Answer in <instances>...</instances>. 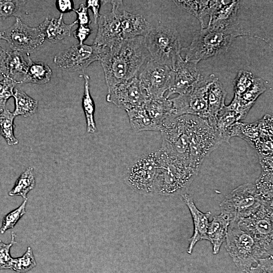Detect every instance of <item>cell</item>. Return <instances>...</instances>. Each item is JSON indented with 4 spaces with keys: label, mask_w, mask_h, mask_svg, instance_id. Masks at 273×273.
<instances>
[{
    "label": "cell",
    "mask_w": 273,
    "mask_h": 273,
    "mask_svg": "<svg viewBox=\"0 0 273 273\" xmlns=\"http://www.w3.org/2000/svg\"><path fill=\"white\" fill-rule=\"evenodd\" d=\"M150 58L146 37L123 39L106 47L100 61L108 89L136 76Z\"/></svg>",
    "instance_id": "6da1fadb"
},
{
    "label": "cell",
    "mask_w": 273,
    "mask_h": 273,
    "mask_svg": "<svg viewBox=\"0 0 273 273\" xmlns=\"http://www.w3.org/2000/svg\"><path fill=\"white\" fill-rule=\"evenodd\" d=\"M154 153L157 164L155 194L169 196L184 192L199 171L161 148Z\"/></svg>",
    "instance_id": "7a4b0ae2"
},
{
    "label": "cell",
    "mask_w": 273,
    "mask_h": 273,
    "mask_svg": "<svg viewBox=\"0 0 273 273\" xmlns=\"http://www.w3.org/2000/svg\"><path fill=\"white\" fill-rule=\"evenodd\" d=\"M188 136L191 165L199 170L205 159L223 142L208 122L198 116H180Z\"/></svg>",
    "instance_id": "3957f363"
},
{
    "label": "cell",
    "mask_w": 273,
    "mask_h": 273,
    "mask_svg": "<svg viewBox=\"0 0 273 273\" xmlns=\"http://www.w3.org/2000/svg\"><path fill=\"white\" fill-rule=\"evenodd\" d=\"M238 221H231L226 236V249L235 264L249 273L261 258L268 257L260 246L247 231L241 228Z\"/></svg>",
    "instance_id": "277c9868"
},
{
    "label": "cell",
    "mask_w": 273,
    "mask_h": 273,
    "mask_svg": "<svg viewBox=\"0 0 273 273\" xmlns=\"http://www.w3.org/2000/svg\"><path fill=\"white\" fill-rule=\"evenodd\" d=\"M237 33L216 30L209 27L201 29L191 44L181 48L185 61L197 65L200 61L227 52L237 37Z\"/></svg>",
    "instance_id": "5b68a950"
},
{
    "label": "cell",
    "mask_w": 273,
    "mask_h": 273,
    "mask_svg": "<svg viewBox=\"0 0 273 273\" xmlns=\"http://www.w3.org/2000/svg\"><path fill=\"white\" fill-rule=\"evenodd\" d=\"M151 59L173 69L183 58L181 44L177 30L167 26L153 28L146 36Z\"/></svg>",
    "instance_id": "8992f818"
},
{
    "label": "cell",
    "mask_w": 273,
    "mask_h": 273,
    "mask_svg": "<svg viewBox=\"0 0 273 273\" xmlns=\"http://www.w3.org/2000/svg\"><path fill=\"white\" fill-rule=\"evenodd\" d=\"M254 184L240 185L228 194L220 204L221 214L231 221H239L255 212L262 204Z\"/></svg>",
    "instance_id": "52a82bcc"
},
{
    "label": "cell",
    "mask_w": 273,
    "mask_h": 273,
    "mask_svg": "<svg viewBox=\"0 0 273 273\" xmlns=\"http://www.w3.org/2000/svg\"><path fill=\"white\" fill-rule=\"evenodd\" d=\"M238 222L256 241L267 256H272L273 202H262L255 212Z\"/></svg>",
    "instance_id": "ba28073f"
},
{
    "label": "cell",
    "mask_w": 273,
    "mask_h": 273,
    "mask_svg": "<svg viewBox=\"0 0 273 273\" xmlns=\"http://www.w3.org/2000/svg\"><path fill=\"white\" fill-rule=\"evenodd\" d=\"M215 75H209L199 80L189 90L170 99L172 103V116L177 117L190 114L207 119L208 116V86Z\"/></svg>",
    "instance_id": "9c48e42d"
},
{
    "label": "cell",
    "mask_w": 273,
    "mask_h": 273,
    "mask_svg": "<svg viewBox=\"0 0 273 273\" xmlns=\"http://www.w3.org/2000/svg\"><path fill=\"white\" fill-rule=\"evenodd\" d=\"M159 131L162 140L161 148L191 165L189 139L181 116L167 117L161 123Z\"/></svg>",
    "instance_id": "30bf717a"
},
{
    "label": "cell",
    "mask_w": 273,
    "mask_h": 273,
    "mask_svg": "<svg viewBox=\"0 0 273 273\" xmlns=\"http://www.w3.org/2000/svg\"><path fill=\"white\" fill-rule=\"evenodd\" d=\"M171 75L172 69L150 58L142 67L136 77L148 100L165 97L170 84Z\"/></svg>",
    "instance_id": "8fae6325"
},
{
    "label": "cell",
    "mask_w": 273,
    "mask_h": 273,
    "mask_svg": "<svg viewBox=\"0 0 273 273\" xmlns=\"http://www.w3.org/2000/svg\"><path fill=\"white\" fill-rule=\"evenodd\" d=\"M0 39L6 40L13 51L29 54L43 44L44 35L39 27H31L16 18L15 23L0 32Z\"/></svg>",
    "instance_id": "7c38bea8"
},
{
    "label": "cell",
    "mask_w": 273,
    "mask_h": 273,
    "mask_svg": "<svg viewBox=\"0 0 273 273\" xmlns=\"http://www.w3.org/2000/svg\"><path fill=\"white\" fill-rule=\"evenodd\" d=\"M157 164L152 152L135 161L128 169L125 181L133 190L144 195L155 194Z\"/></svg>",
    "instance_id": "4fadbf2b"
},
{
    "label": "cell",
    "mask_w": 273,
    "mask_h": 273,
    "mask_svg": "<svg viewBox=\"0 0 273 273\" xmlns=\"http://www.w3.org/2000/svg\"><path fill=\"white\" fill-rule=\"evenodd\" d=\"M106 47L95 44H75L56 55L54 63L59 67L72 71L84 70L91 63L100 61Z\"/></svg>",
    "instance_id": "5bb4252c"
},
{
    "label": "cell",
    "mask_w": 273,
    "mask_h": 273,
    "mask_svg": "<svg viewBox=\"0 0 273 273\" xmlns=\"http://www.w3.org/2000/svg\"><path fill=\"white\" fill-rule=\"evenodd\" d=\"M239 1H210L208 27L213 29L244 35L237 22Z\"/></svg>",
    "instance_id": "9a60e30c"
},
{
    "label": "cell",
    "mask_w": 273,
    "mask_h": 273,
    "mask_svg": "<svg viewBox=\"0 0 273 273\" xmlns=\"http://www.w3.org/2000/svg\"><path fill=\"white\" fill-rule=\"evenodd\" d=\"M101 3L110 4L111 12L100 15L97 23L98 29L93 44L98 46L111 47L123 39L120 20V12L118 8L122 1H102Z\"/></svg>",
    "instance_id": "2e32d148"
},
{
    "label": "cell",
    "mask_w": 273,
    "mask_h": 273,
    "mask_svg": "<svg viewBox=\"0 0 273 273\" xmlns=\"http://www.w3.org/2000/svg\"><path fill=\"white\" fill-rule=\"evenodd\" d=\"M106 100L127 111L144 105L147 98L135 76L108 89Z\"/></svg>",
    "instance_id": "e0dca14e"
},
{
    "label": "cell",
    "mask_w": 273,
    "mask_h": 273,
    "mask_svg": "<svg viewBox=\"0 0 273 273\" xmlns=\"http://www.w3.org/2000/svg\"><path fill=\"white\" fill-rule=\"evenodd\" d=\"M196 64L181 59L172 69L170 84L165 97L175 94L181 95L192 88L201 78Z\"/></svg>",
    "instance_id": "ac0fdd59"
},
{
    "label": "cell",
    "mask_w": 273,
    "mask_h": 273,
    "mask_svg": "<svg viewBox=\"0 0 273 273\" xmlns=\"http://www.w3.org/2000/svg\"><path fill=\"white\" fill-rule=\"evenodd\" d=\"M183 199L188 206L193 218L194 223V233L189 240V245L187 252L191 254L196 244L201 240H207V231L209 224V217L211 212L203 213L196 207L192 197L187 193L182 195Z\"/></svg>",
    "instance_id": "d6986e66"
},
{
    "label": "cell",
    "mask_w": 273,
    "mask_h": 273,
    "mask_svg": "<svg viewBox=\"0 0 273 273\" xmlns=\"http://www.w3.org/2000/svg\"><path fill=\"white\" fill-rule=\"evenodd\" d=\"M266 90L264 81L260 77H254L251 86L243 94L235 96L229 106L245 118L258 97Z\"/></svg>",
    "instance_id": "ffe728a7"
},
{
    "label": "cell",
    "mask_w": 273,
    "mask_h": 273,
    "mask_svg": "<svg viewBox=\"0 0 273 273\" xmlns=\"http://www.w3.org/2000/svg\"><path fill=\"white\" fill-rule=\"evenodd\" d=\"M122 39L138 36L146 37L153 28L146 19L139 14L123 11L120 14Z\"/></svg>",
    "instance_id": "44dd1931"
},
{
    "label": "cell",
    "mask_w": 273,
    "mask_h": 273,
    "mask_svg": "<svg viewBox=\"0 0 273 273\" xmlns=\"http://www.w3.org/2000/svg\"><path fill=\"white\" fill-rule=\"evenodd\" d=\"M76 24L77 20L71 24H66L63 20V14H61L58 18L49 20L47 17L38 27L46 39L52 43H56L69 36L73 27Z\"/></svg>",
    "instance_id": "7402d4cb"
},
{
    "label": "cell",
    "mask_w": 273,
    "mask_h": 273,
    "mask_svg": "<svg viewBox=\"0 0 273 273\" xmlns=\"http://www.w3.org/2000/svg\"><path fill=\"white\" fill-rule=\"evenodd\" d=\"M226 94L222 83L214 76L208 86V116L206 119L213 128L217 113L225 105Z\"/></svg>",
    "instance_id": "603a6c76"
},
{
    "label": "cell",
    "mask_w": 273,
    "mask_h": 273,
    "mask_svg": "<svg viewBox=\"0 0 273 273\" xmlns=\"http://www.w3.org/2000/svg\"><path fill=\"white\" fill-rule=\"evenodd\" d=\"M229 220L220 213L213 216L209 223L207 237L213 246V253L216 254L219 252L221 246L226 238Z\"/></svg>",
    "instance_id": "cb8c5ba5"
},
{
    "label": "cell",
    "mask_w": 273,
    "mask_h": 273,
    "mask_svg": "<svg viewBox=\"0 0 273 273\" xmlns=\"http://www.w3.org/2000/svg\"><path fill=\"white\" fill-rule=\"evenodd\" d=\"M144 107L153 120L159 127L162 121L172 116V103L165 97L149 99L144 104Z\"/></svg>",
    "instance_id": "d4e9b609"
},
{
    "label": "cell",
    "mask_w": 273,
    "mask_h": 273,
    "mask_svg": "<svg viewBox=\"0 0 273 273\" xmlns=\"http://www.w3.org/2000/svg\"><path fill=\"white\" fill-rule=\"evenodd\" d=\"M6 65L8 76L17 83H22L28 68V59L25 60L23 53L7 51Z\"/></svg>",
    "instance_id": "484cf974"
},
{
    "label": "cell",
    "mask_w": 273,
    "mask_h": 273,
    "mask_svg": "<svg viewBox=\"0 0 273 273\" xmlns=\"http://www.w3.org/2000/svg\"><path fill=\"white\" fill-rule=\"evenodd\" d=\"M132 129L135 132L159 131L158 125L149 116L144 105L126 111Z\"/></svg>",
    "instance_id": "4316f807"
},
{
    "label": "cell",
    "mask_w": 273,
    "mask_h": 273,
    "mask_svg": "<svg viewBox=\"0 0 273 273\" xmlns=\"http://www.w3.org/2000/svg\"><path fill=\"white\" fill-rule=\"evenodd\" d=\"M28 68L22 83L44 84L49 82L52 74L51 68L41 62H33L29 57Z\"/></svg>",
    "instance_id": "83f0119b"
},
{
    "label": "cell",
    "mask_w": 273,
    "mask_h": 273,
    "mask_svg": "<svg viewBox=\"0 0 273 273\" xmlns=\"http://www.w3.org/2000/svg\"><path fill=\"white\" fill-rule=\"evenodd\" d=\"M13 97L15 104L13 112L15 116L21 115L26 117L36 112L38 108L37 101L29 97L24 92L14 89Z\"/></svg>",
    "instance_id": "f1b7e54d"
},
{
    "label": "cell",
    "mask_w": 273,
    "mask_h": 273,
    "mask_svg": "<svg viewBox=\"0 0 273 273\" xmlns=\"http://www.w3.org/2000/svg\"><path fill=\"white\" fill-rule=\"evenodd\" d=\"M84 79V89L82 98V105L84 113L87 133H94L97 131V127L94 120L95 104L89 90V77L87 74H83Z\"/></svg>",
    "instance_id": "f546056e"
},
{
    "label": "cell",
    "mask_w": 273,
    "mask_h": 273,
    "mask_svg": "<svg viewBox=\"0 0 273 273\" xmlns=\"http://www.w3.org/2000/svg\"><path fill=\"white\" fill-rule=\"evenodd\" d=\"M35 186V179L33 168L29 167L17 179L14 187L9 192V195L20 196L26 199L27 194L34 189Z\"/></svg>",
    "instance_id": "4dcf8cb0"
},
{
    "label": "cell",
    "mask_w": 273,
    "mask_h": 273,
    "mask_svg": "<svg viewBox=\"0 0 273 273\" xmlns=\"http://www.w3.org/2000/svg\"><path fill=\"white\" fill-rule=\"evenodd\" d=\"M180 8L193 15L199 20L201 29L204 28L203 19L209 15L210 1H174Z\"/></svg>",
    "instance_id": "1f68e13d"
},
{
    "label": "cell",
    "mask_w": 273,
    "mask_h": 273,
    "mask_svg": "<svg viewBox=\"0 0 273 273\" xmlns=\"http://www.w3.org/2000/svg\"><path fill=\"white\" fill-rule=\"evenodd\" d=\"M15 117L13 113L6 108L0 112V134L10 146L16 145L19 142L14 133Z\"/></svg>",
    "instance_id": "d6a6232c"
},
{
    "label": "cell",
    "mask_w": 273,
    "mask_h": 273,
    "mask_svg": "<svg viewBox=\"0 0 273 273\" xmlns=\"http://www.w3.org/2000/svg\"><path fill=\"white\" fill-rule=\"evenodd\" d=\"M254 185L262 202H273L272 169H262Z\"/></svg>",
    "instance_id": "836d02e7"
},
{
    "label": "cell",
    "mask_w": 273,
    "mask_h": 273,
    "mask_svg": "<svg viewBox=\"0 0 273 273\" xmlns=\"http://www.w3.org/2000/svg\"><path fill=\"white\" fill-rule=\"evenodd\" d=\"M36 263L32 249L28 247L23 255L17 258H13L10 269L18 272H27L36 266Z\"/></svg>",
    "instance_id": "e575fe53"
},
{
    "label": "cell",
    "mask_w": 273,
    "mask_h": 273,
    "mask_svg": "<svg viewBox=\"0 0 273 273\" xmlns=\"http://www.w3.org/2000/svg\"><path fill=\"white\" fill-rule=\"evenodd\" d=\"M25 1L0 0V21L14 16L20 18L22 16V7Z\"/></svg>",
    "instance_id": "d590c367"
},
{
    "label": "cell",
    "mask_w": 273,
    "mask_h": 273,
    "mask_svg": "<svg viewBox=\"0 0 273 273\" xmlns=\"http://www.w3.org/2000/svg\"><path fill=\"white\" fill-rule=\"evenodd\" d=\"M27 202V198L25 199L18 207L10 211L4 217L0 228L1 234H3L9 229L14 228L20 218L25 214Z\"/></svg>",
    "instance_id": "8d00e7d4"
},
{
    "label": "cell",
    "mask_w": 273,
    "mask_h": 273,
    "mask_svg": "<svg viewBox=\"0 0 273 273\" xmlns=\"http://www.w3.org/2000/svg\"><path fill=\"white\" fill-rule=\"evenodd\" d=\"M254 77L251 72L239 71L234 81V96H239L245 92L253 83Z\"/></svg>",
    "instance_id": "74e56055"
},
{
    "label": "cell",
    "mask_w": 273,
    "mask_h": 273,
    "mask_svg": "<svg viewBox=\"0 0 273 273\" xmlns=\"http://www.w3.org/2000/svg\"><path fill=\"white\" fill-rule=\"evenodd\" d=\"M17 84L9 77L0 80V108L2 110L5 109L7 101L13 97L14 87Z\"/></svg>",
    "instance_id": "f35d334b"
},
{
    "label": "cell",
    "mask_w": 273,
    "mask_h": 273,
    "mask_svg": "<svg viewBox=\"0 0 273 273\" xmlns=\"http://www.w3.org/2000/svg\"><path fill=\"white\" fill-rule=\"evenodd\" d=\"M16 235L12 232L11 241L9 244L4 243L0 240V269H10L13 257L10 255V249L16 243Z\"/></svg>",
    "instance_id": "ab89813d"
},
{
    "label": "cell",
    "mask_w": 273,
    "mask_h": 273,
    "mask_svg": "<svg viewBox=\"0 0 273 273\" xmlns=\"http://www.w3.org/2000/svg\"><path fill=\"white\" fill-rule=\"evenodd\" d=\"M249 273H273V256L260 259L257 264L251 268Z\"/></svg>",
    "instance_id": "60d3db41"
},
{
    "label": "cell",
    "mask_w": 273,
    "mask_h": 273,
    "mask_svg": "<svg viewBox=\"0 0 273 273\" xmlns=\"http://www.w3.org/2000/svg\"><path fill=\"white\" fill-rule=\"evenodd\" d=\"M77 15V22L79 25L88 26L90 20L88 13V8L84 4H81L78 9H73Z\"/></svg>",
    "instance_id": "b9f144b4"
},
{
    "label": "cell",
    "mask_w": 273,
    "mask_h": 273,
    "mask_svg": "<svg viewBox=\"0 0 273 273\" xmlns=\"http://www.w3.org/2000/svg\"><path fill=\"white\" fill-rule=\"evenodd\" d=\"M92 29L88 26L79 25L76 30L73 32L74 36L79 41V44H83L84 41L90 35Z\"/></svg>",
    "instance_id": "7bdbcfd3"
},
{
    "label": "cell",
    "mask_w": 273,
    "mask_h": 273,
    "mask_svg": "<svg viewBox=\"0 0 273 273\" xmlns=\"http://www.w3.org/2000/svg\"><path fill=\"white\" fill-rule=\"evenodd\" d=\"M7 57V51L4 50L0 46V80L9 77L6 65Z\"/></svg>",
    "instance_id": "ee69618b"
},
{
    "label": "cell",
    "mask_w": 273,
    "mask_h": 273,
    "mask_svg": "<svg viewBox=\"0 0 273 273\" xmlns=\"http://www.w3.org/2000/svg\"><path fill=\"white\" fill-rule=\"evenodd\" d=\"M86 7L90 9L93 13L95 23H97L98 18L100 16L99 10L100 8L101 1L98 0H88L86 1Z\"/></svg>",
    "instance_id": "f6af8a7d"
},
{
    "label": "cell",
    "mask_w": 273,
    "mask_h": 273,
    "mask_svg": "<svg viewBox=\"0 0 273 273\" xmlns=\"http://www.w3.org/2000/svg\"><path fill=\"white\" fill-rule=\"evenodd\" d=\"M56 6L59 11L61 12V14L69 12L74 9L73 1L69 0L57 1Z\"/></svg>",
    "instance_id": "bcb514c9"
},
{
    "label": "cell",
    "mask_w": 273,
    "mask_h": 273,
    "mask_svg": "<svg viewBox=\"0 0 273 273\" xmlns=\"http://www.w3.org/2000/svg\"><path fill=\"white\" fill-rule=\"evenodd\" d=\"M3 110H2L1 108H0V112H1L2 111H3Z\"/></svg>",
    "instance_id": "7dc6e473"
},
{
    "label": "cell",
    "mask_w": 273,
    "mask_h": 273,
    "mask_svg": "<svg viewBox=\"0 0 273 273\" xmlns=\"http://www.w3.org/2000/svg\"></svg>",
    "instance_id": "c3c4849f"
}]
</instances>
